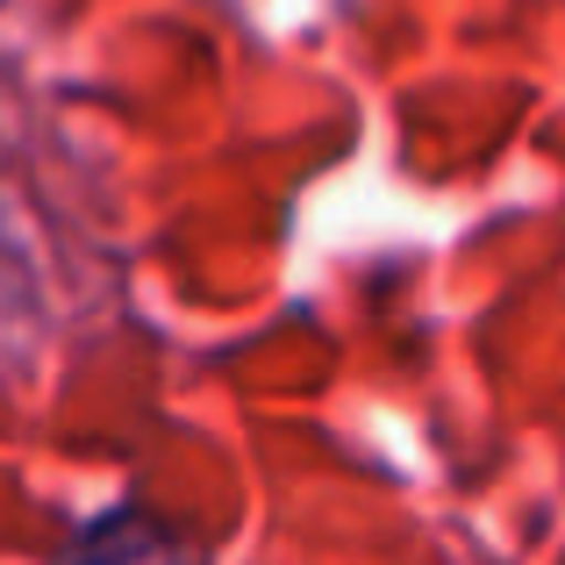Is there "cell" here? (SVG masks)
I'll return each instance as SVG.
<instances>
[{"mask_svg":"<svg viewBox=\"0 0 565 565\" xmlns=\"http://www.w3.org/2000/svg\"><path fill=\"white\" fill-rule=\"evenodd\" d=\"M51 565H201L151 509H108L79 530Z\"/></svg>","mask_w":565,"mask_h":565,"instance_id":"1","label":"cell"}]
</instances>
